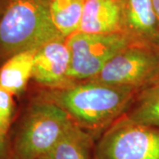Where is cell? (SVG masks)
Listing matches in <instances>:
<instances>
[{
    "label": "cell",
    "mask_w": 159,
    "mask_h": 159,
    "mask_svg": "<svg viewBox=\"0 0 159 159\" xmlns=\"http://www.w3.org/2000/svg\"><path fill=\"white\" fill-rule=\"evenodd\" d=\"M152 4H153L154 10H155V12H156V15H157L159 23V0H152Z\"/></svg>",
    "instance_id": "18"
},
{
    "label": "cell",
    "mask_w": 159,
    "mask_h": 159,
    "mask_svg": "<svg viewBox=\"0 0 159 159\" xmlns=\"http://www.w3.org/2000/svg\"><path fill=\"white\" fill-rule=\"evenodd\" d=\"M77 32L88 34H123L120 0H84Z\"/></svg>",
    "instance_id": "9"
},
{
    "label": "cell",
    "mask_w": 159,
    "mask_h": 159,
    "mask_svg": "<svg viewBox=\"0 0 159 159\" xmlns=\"http://www.w3.org/2000/svg\"><path fill=\"white\" fill-rule=\"evenodd\" d=\"M141 90L86 80L47 89L42 97L63 109L88 132L105 130L126 113Z\"/></svg>",
    "instance_id": "1"
},
{
    "label": "cell",
    "mask_w": 159,
    "mask_h": 159,
    "mask_svg": "<svg viewBox=\"0 0 159 159\" xmlns=\"http://www.w3.org/2000/svg\"><path fill=\"white\" fill-rule=\"evenodd\" d=\"M73 124L63 109L41 97L29 107L11 143V159H42Z\"/></svg>",
    "instance_id": "3"
},
{
    "label": "cell",
    "mask_w": 159,
    "mask_h": 159,
    "mask_svg": "<svg viewBox=\"0 0 159 159\" xmlns=\"http://www.w3.org/2000/svg\"><path fill=\"white\" fill-rule=\"evenodd\" d=\"M70 52L68 78L73 82L96 76L119 51L134 43L125 34L76 32L66 38Z\"/></svg>",
    "instance_id": "5"
},
{
    "label": "cell",
    "mask_w": 159,
    "mask_h": 159,
    "mask_svg": "<svg viewBox=\"0 0 159 159\" xmlns=\"http://www.w3.org/2000/svg\"><path fill=\"white\" fill-rule=\"evenodd\" d=\"M64 38L51 19L50 0H9L0 18V62Z\"/></svg>",
    "instance_id": "2"
},
{
    "label": "cell",
    "mask_w": 159,
    "mask_h": 159,
    "mask_svg": "<svg viewBox=\"0 0 159 159\" xmlns=\"http://www.w3.org/2000/svg\"><path fill=\"white\" fill-rule=\"evenodd\" d=\"M123 34L134 43L159 51V23L152 0H120Z\"/></svg>",
    "instance_id": "8"
},
{
    "label": "cell",
    "mask_w": 159,
    "mask_h": 159,
    "mask_svg": "<svg viewBox=\"0 0 159 159\" xmlns=\"http://www.w3.org/2000/svg\"><path fill=\"white\" fill-rule=\"evenodd\" d=\"M125 116L134 122L159 127V85L142 89Z\"/></svg>",
    "instance_id": "12"
},
{
    "label": "cell",
    "mask_w": 159,
    "mask_h": 159,
    "mask_svg": "<svg viewBox=\"0 0 159 159\" xmlns=\"http://www.w3.org/2000/svg\"><path fill=\"white\" fill-rule=\"evenodd\" d=\"M89 132L74 123L42 159H97Z\"/></svg>",
    "instance_id": "10"
},
{
    "label": "cell",
    "mask_w": 159,
    "mask_h": 159,
    "mask_svg": "<svg viewBox=\"0 0 159 159\" xmlns=\"http://www.w3.org/2000/svg\"><path fill=\"white\" fill-rule=\"evenodd\" d=\"M8 1L9 0H0V18L6 10V6L8 5Z\"/></svg>",
    "instance_id": "17"
},
{
    "label": "cell",
    "mask_w": 159,
    "mask_h": 159,
    "mask_svg": "<svg viewBox=\"0 0 159 159\" xmlns=\"http://www.w3.org/2000/svg\"><path fill=\"white\" fill-rule=\"evenodd\" d=\"M70 52L66 39H56L39 47L34 54L32 79L48 89L70 85Z\"/></svg>",
    "instance_id": "7"
},
{
    "label": "cell",
    "mask_w": 159,
    "mask_h": 159,
    "mask_svg": "<svg viewBox=\"0 0 159 159\" xmlns=\"http://www.w3.org/2000/svg\"><path fill=\"white\" fill-rule=\"evenodd\" d=\"M95 151L97 159H159V127L123 115L104 130Z\"/></svg>",
    "instance_id": "4"
},
{
    "label": "cell",
    "mask_w": 159,
    "mask_h": 159,
    "mask_svg": "<svg viewBox=\"0 0 159 159\" xmlns=\"http://www.w3.org/2000/svg\"><path fill=\"white\" fill-rule=\"evenodd\" d=\"M84 0H50L54 26L64 38L78 31L83 12Z\"/></svg>",
    "instance_id": "13"
},
{
    "label": "cell",
    "mask_w": 159,
    "mask_h": 159,
    "mask_svg": "<svg viewBox=\"0 0 159 159\" xmlns=\"http://www.w3.org/2000/svg\"><path fill=\"white\" fill-rule=\"evenodd\" d=\"M12 94L0 86V125L7 133L11 126L13 115Z\"/></svg>",
    "instance_id": "14"
},
{
    "label": "cell",
    "mask_w": 159,
    "mask_h": 159,
    "mask_svg": "<svg viewBox=\"0 0 159 159\" xmlns=\"http://www.w3.org/2000/svg\"><path fill=\"white\" fill-rule=\"evenodd\" d=\"M10 143L8 141V133L0 125V159H11Z\"/></svg>",
    "instance_id": "15"
},
{
    "label": "cell",
    "mask_w": 159,
    "mask_h": 159,
    "mask_svg": "<svg viewBox=\"0 0 159 159\" xmlns=\"http://www.w3.org/2000/svg\"><path fill=\"white\" fill-rule=\"evenodd\" d=\"M36 50L14 54L2 63L0 67V86L12 95L22 92L32 78L34 57Z\"/></svg>",
    "instance_id": "11"
},
{
    "label": "cell",
    "mask_w": 159,
    "mask_h": 159,
    "mask_svg": "<svg viewBox=\"0 0 159 159\" xmlns=\"http://www.w3.org/2000/svg\"><path fill=\"white\" fill-rule=\"evenodd\" d=\"M154 85H159V68L157 70V72L156 73L155 76L153 77V79L150 80V82L148 83V86H154Z\"/></svg>",
    "instance_id": "16"
},
{
    "label": "cell",
    "mask_w": 159,
    "mask_h": 159,
    "mask_svg": "<svg viewBox=\"0 0 159 159\" xmlns=\"http://www.w3.org/2000/svg\"><path fill=\"white\" fill-rule=\"evenodd\" d=\"M158 68V50L133 43L119 51L89 80L142 90L148 85Z\"/></svg>",
    "instance_id": "6"
}]
</instances>
